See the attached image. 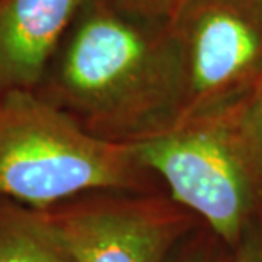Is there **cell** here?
I'll return each instance as SVG.
<instances>
[{
	"label": "cell",
	"mask_w": 262,
	"mask_h": 262,
	"mask_svg": "<svg viewBox=\"0 0 262 262\" xmlns=\"http://www.w3.org/2000/svg\"><path fill=\"white\" fill-rule=\"evenodd\" d=\"M94 191L167 192L131 145L87 133L34 92L0 96V198L46 211Z\"/></svg>",
	"instance_id": "2"
},
{
	"label": "cell",
	"mask_w": 262,
	"mask_h": 262,
	"mask_svg": "<svg viewBox=\"0 0 262 262\" xmlns=\"http://www.w3.org/2000/svg\"><path fill=\"white\" fill-rule=\"evenodd\" d=\"M34 94L113 143L136 145L172 129L182 83L169 19L87 0Z\"/></svg>",
	"instance_id": "1"
},
{
	"label": "cell",
	"mask_w": 262,
	"mask_h": 262,
	"mask_svg": "<svg viewBox=\"0 0 262 262\" xmlns=\"http://www.w3.org/2000/svg\"><path fill=\"white\" fill-rule=\"evenodd\" d=\"M87 0H0V96L34 92Z\"/></svg>",
	"instance_id": "6"
},
{
	"label": "cell",
	"mask_w": 262,
	"mask_h": 262,
	"mask_svg": "<svg viewBox=\"0 0 262 262\" xmlns=\"http://www.w3.org/2000/svg\"><path fill=\"white\" fill-rule=\"evenodd\" d=\"M0 262H75L45 211L0 198Z\"/></svg>",
	"instance_id": "7"
},
{
	"label": "cell",
	"mask_w": 262,
	"mask_h": 262,
	"mask_svg": "<svg viewBox=\"0 0 262 262\" xmlns=\"http://www.w3.org/2000/svg\"><path fill=\"white\" fill-rule=\"evenodd\" d=\"M45 213L75 262H167L201 223L167 192L94 191Z\"/></svg>",
	"instance_id": "5"
},
{
	"label": "cell",
	"mask_w": 262,
	"mask_h": 262,
	"mask_svg": "<svg viewBox=\"0 0 262 262\" xmlns=\"http://www.w3.org/2000/svg\"><path fill=\"white\" fill-rule=\"evenodd\" d=\"M255 169L262 177V80L238 106L228 109Z\"/></svg>",
	"instance_id": "8"
},
{
	"label": "cell",
	"mask_w": 262,
	"mask_h": 262,
	"mask_svg": "<svg viewBox=\"0 0 262 262\" xmlns=\"http://www.w3.org/2000/svg\"><path fill=\"white\" fill-rule=\"evenodd\" d=\"M176 203L232 250L262 222V177L228 111L131 145Z\"/></svg>",
	"instance_id": "3"
},
{
	"label": "cell",
	"mask_w": 262,
	"mask_h": 262,
	"mask_svg": "<svg viewBox=\"0 0 262 262\" xmlns=\"http://www.w3.org/2000/svg\"><path fill=\"white\" fill-rule=\"evenodd\" d=\"M169 31L182 83L176 126L238 106L260 83L259 5L249 0H186L169 19Z\"/></svg>",
	"instance_id": "4"
},
{
	"label": "cell",
	"mask_w": 262,
	"mask_h": 262,
	"mask_svg": "<svg viewBox=\"0 0 262 262\" xmlns=\"http://www.w3.org/2000/svg\"><path fill=\"white\" fill-rule=\"evenodd\" d=\"M232 250L203 222L177 245L167 262H230Z\"/></svg>",
	"instance_id": "9"
},
{
	"label": "cell",
	"mask_w": 262,
	"mask_h": 262,
	"mask_svg": "<svg viewBox=\"0 0 262 262\" xmlns=\"http://www.w3.org/2000/svg\"><path fill=\"white\" fill-rule=\"evenodd\" d=\"M249 2H252L255 5H259V7H262V0H249Z\"/></svg>",
	"instance_id": "12"
},
{
	"label": "cell",
	"mask_w": 262,
	"mask_h": 262,
	"mask_svg": "<svg viewBox=\"0 0 262 262\" xmlns=\"http://www.w3.org/2000/svg\"><path fill=\"white\" fill-rule=\"evenodd\" d=\"M230 262H262V222L250 228L232 249Z\"/></svg>",
	"instance_id": "11"
},
{
	"label": "cell",
	"mask_w": 262,
	"mask_h": 262,
	"mask_svg": "<svg viewBox=\"0 0 262 262\" xmlns=\"http://www.w3.org/2000/svg\"><path fill=\"white\" fill-rule=\"evenodd\" d=\"M131 12L155 19H170L186 0H111Z\"/></svg>",
	"instance_id": "10"
}]
</instances>
